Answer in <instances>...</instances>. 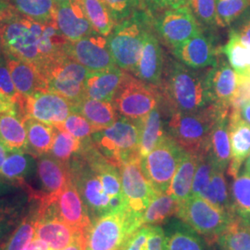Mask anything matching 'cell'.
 Listing matches in <instances>:
<instances>
[{
    "instance_id": "cell-1",
    "label": "cell",
    "mask_w": 250,
    "mask_h": 250,
    "mask_svg": "<svg viewBox=\"0 0 250 250\" xmlns=\"http://www.w3.org/2000/svg\"><path fill=\"white\" fill-rule=\"evenodd\" d=\"M206 71L190 68L172 59L165 62L159 89L161 106L167 113L195 112L211 105L206 86Z\"/></svg>"
},
{
    "instance_id": "cell-2",
    "label": "cell",
    "mask_w": 250,
    "mask_h": 250,
    "mask_svg": "<svg viewBox=\"0 0 250 250\" xmlns=\"http://www.w3.org/2000/svg\"><path fill=\"white\" fill-rule=\"evenodd\" d=\"M153 30L151 15L141 8L115 25L107 39L108 49L117 67L133 74L146 39Z\"/></svg>"
},
{
    "instance_id": "cell-3",
    "label": "cell",
    "mask_w": 250,
    "mask_h": 250,
    "mask_svg": "<svg viewBox=\"0 0 250 250\" xmlns=\"http://www.w3.org/2000/svg\"><path fill=\"white\" fill-rule=\"evenodd\" d=\"M36 21L8 5L0 10V44L8 58L32 63L39 70L42 58L38 48Z\"/></svg>"
},
{
    "instance_id": "cell-4",
    "label": "cell",
    "mask_w": 250,
    "mask_h": 250,
    "mask_svg": "<svg viewBox=\"0 0 250 250\" xmlns=\"http://www.w3.org/2000/svg\"><path fill=\"white\" fill-rule=\"evenodd\" d=\"M225 110L209 105L195 112H169L167 134L186 151L200 154L208 151L211 129L217 118Z\"/></svg>"
},
{
    "instance_id": "cell-5",
    "label": "cell",
    "mask_w": 250,
    "mask_h": 250,
    "mask_svg": "<svg viewBox=\"0 0 250 250\" xmlns=\"http://www.w3.org/2000/svg\"><path fill=\"white\" fill-rule=\"evenodd\" d=\"M70 175L94 221L103 215L124 210L127 206L113 200L106 193L99 174L85 158L77 152L68 162Z\"/></svg>"
},
{
    "instance_id": "cell-6",
    "label": "cell",
    "mask_w": 250,
    "mask_h": 250,
    "mask_svg": "<svg viewBox=\"0 0 250 250\" xmlns=\"http://www.w3.org/2000/svg\"><path fill=\"white\" fill-rule=\"evenodd\" d=\"M142 226L128 208L92 221L85 231V250H123L130 236Z\"/></svg>"
},
{
    "instance_id": "cell-7",
    "label": "cell",
    "mask_w": 250,
    "mask_h": 250,
    "mask_svg": "<svg viewBox=\"0 0 250 250\" xmlns=\"http://www.w3.org/2000/svg\"><path fill=\"white\" fill-rule=\"evenodd\" d=\"M91 139L99 151L119 168L128 161L141 159L139 126L125 118H119L111 126L94 133Z\"/></svg>"
},
{
    "instance_id": "cell-8",
    "label": "cell",
    "mask_w": 250,
    "mask_h": 250,
    "mask_svg": "<svg viewBox=\"0 0 250 250\" xmlns=\"http://www.w3.org/2000/svg\"><path fill=\"white\" fill-rule=\"evenodd\" d=\"M161 95L158 86L125 72L112 103L120 118L138 123L160 106Z\"/></svg>"
},
{
    "instance_id": "cell-9",
    "label": "cell",
    "mask_w": 250,
    "mask_h": 250,
    "mask_svg": "<svg viewBox=\"0 0 250 250\" xmlns=\"http://www.w3.org/2000/svg\"><path fill=\"white\" fill-rule=\"evenodd\" d=\"M175 215L210 244L218 241L235 216L197 196H191L180 202Z\"/></svg>"
},
{
    "instance_id": "cell-10",
    "label": "cell",
    "mask_w": 250,
    "mask_h": 250,
    "mask_svg": "<svg viewBox=\"0 0 250 250\" xmlns=\"http://www.w3.org/2000/svg\"><path fill=\"white\" fill-rule=\"evenodd\" d=\"M185 152L170 135L166 134L151 151L141 159L144 175L159 196L168 194Z\"/></svg>"
},
{
    "instance_id": "cell-11",
    "label": "cell",
    "mask_w": 250,
    "mask_h": 250,
    "mask_svg": "<svg viewBox=\"0 0 250 250\" xmlns=\"http://www.w3.org/2000/svg\"><path fill=\"white\" fill-rule=\"evenodd\" d=\"M47 90L68 99L72 105L84 99V82L88 70L66 54L40 71Z\"/></svg>"
},
{
    "instance_id": "cell-12",
    "label": "cell",
    "mask_w": 250,
    "mask_h": 250,
    "mask_svg": "<svg viewBox=\"0 0 250 250\" xmlns=\"http://www.w3.org/2000/svg\"><path fill=\"white\" fill-rule=\"evenodd\" d=\"M151 16L156 34L171 49L197 36L202 29L188 5L165 9Z\"/></svg>"
},
{
    "instance_id": "cell-13",
    "label": "cell",
    "mask_w": 250,
    "mask_h": 250,
    "mask_svg": "<svg viewBox=\"0 0 250 250\" xmlns=\"http://www.w3.org/2000/svg\"><path fill=\"white\" fill-rule=\"evenodd\" d=\"M19 114L23 119L32 118L52 126H60L73 112V105L62 96L42 90L23 98L17 106Z\"/></svg>"
},
{
    "instance_id": "cell-14",
    "label": "cell",
    "mask_w": 250,
    "mask_h": 250,
    "mask_svg": "<svg viewBox=\"0 0 250 250\" xmlns=\"http://www.w3.org/2000/svg\"><path fill=\"white\" fill-rule=\"evenodd\" d=\"M140 161L135 159L126 162L120 167V172L127 208L142 220L146 209L159 195L144 175Z\"/></svg>"
},
{
    "instance_id": "cell-15",
    "label": "cell",
    "mask_w": 250,
    "mask_h": 250,
    "mask_svg": "<svg viewBox=\"0 0 250 250\" xmlns=\"http://www.w3.org/2000/svg\"><path fill=\"white\" fill-rule=\"evenodd\" d=\"M80 232L83 231L63 221L59 212L57 199L43 197L42 213L36 224V237L44 240L50 250H62Z\"/></svg>"
},
{
    "instance_id": "cell-16",
    "label": "cell",
    "mask_w": 250,
    "mask_h": 250,
    "mask_svg": "<svg viewBox=\"0 0 250 250\" xmlns=\"http://www.w3.org/2000/svg\"><path fill=\"white\" fill-rule=\"evenodd\" d=\"M65 54L73 61L80 63L89 72L106 71L116 67L110 54L106 36L97 32L74 42H68Z\"/></svg>"
},
{
    "instance_id": "cell-17",
    "label": "cell",
    "mask_w": 250,
    "mask_h": 250,
    "mask_svg": "<svg viewBox=\"0 0 250 250\" xmlns=\"http://www.w3.org/2000/svg\"><path fill=\"white\" fill-rule=\"evenodd\" d=\"M224 57V54H219L214 65L206 71V86L211 105L232 109L237 88V74Z\"/></svg>"
},
{
    "instance_id": "cell-18",
    "label": "cell",
    "mask_w": 250,
    "mask_h": 250,
    "mask_svg": "<svg viewBox=\"0 0 250 250\" xmlns=\"http://www.w3.org/2000/svg\"><path fill=\"white\" fill-rule=\"evenodd\" d=\"M214 30L201 31L184 44L172 49L179 62L193 69H203L214 65L222 46L215 44Z\"/></svg>"
},
{
    "instance_id": "cell-19",
    "label": "cell",
    "mask_w": 250,
    "mask_h": 250,
    "mask_svg": "<svg viewBox=\"0 0 250 250\" xmlns=\"http://www.w3.org/2000/svg\"><path fill=\"white\" fill-rule=\"evenodd\" d=\"M55 21L62 35L70 42L96 33L79 0L57 5Z\"/></svg>"
},
{
    "instance_id": "cell-20",
    "label": "cell",
    "mask_w": 250,
    "mask_h": 250,
    "mask_svg": "<svg viewBox=\"0 0 250 250\" xmlns=\"http://www.w3.org/2000/svg\"><path fill=\"white\" fill-rule=\"evenodd\" d=\"M165 67L164 54L155 30L147 36L138 64L133 75L152 85L160 87Z\"/></svg>"
},
{
    "instance_id": "cell-21",
    "label": "cell",
    "mask_w": 250,
    "mask_h": 250,
    "mask_svg": "<svg viewBox=\"0 0 250 250\" xmlns=\"http://www.w3.org/2000/svg\"><path fill=\"white\" fill-rule=\"evenodd\" d=\"M228 131L231 144L228 174L235 178L239 174L242 164L250 155V125L242 118L240 109H231Z\"/></svg>"
},
{
    "instance_id": "cell-22",
    "label": "cell",
    "mask_w": 250,
    "mask_h": 250,
    "mask_svg": "<svg viewBox=\"0 0 250 250\" xmlns=\"http://www.w3.org/2000/svg\"><path fill=\"white\" fill-rule=\"evenodd\" d=\"M41 192L34 191L29 194L27 213L18 227L0 242V250H23L36 235L37 222L42 213L43 196Z\"/></svg>"
},
{
    "instance_id": "cell-23",
    "label": "cell",
    "mask_w": 250,
    "mask_h": 250,
    "mask_svg": "<svg viewBox=\"0 0 250 250\" xmlns=\"http://www.w3.org/2000/svg\"><path fill=\"white\" fill-rule=\"evenodd\" d=\"M37 173L45 197L57 199L71 181L68 163L57 160L48 153L37 158Z\"/></svg>"
},
{
    "instance_id": "cell-24",
    "label": "cell",
    "mask_w": 250,
    "mask_h": 250,
    "mask_svg": "<svg viewBox=\"0 0 250 250\" xmlns=\"http://www.w3.org/2000/svg\"><path fill=\"white\" fill-rule=\"evenodd\" d=\"M61 217L72 227L85 232L92 224L88 209L72 180L57 197Z\"/></svg>"
},
{
    "instance_id": "cell-25",
    "label": "cell",
    "mask_w": 250,
    "mask_h": 250,
    "mask_svg": "<svg viewBox=\"0 0 250 250\" xmlns=\"http://www.w3.org/2000/svg\"><path fill=\"white\" fill-rule=\"evenodd\" d=\"M125 72L117 66L102 72H89L84 82V97L112 102Z\"/></svg>"
},
{
    "instance_id": "cell-26",
    "label": "cell",
    "mask_w": 250,
    "mask_h": 250,
    "mask_svg": "<svg viewBox=\"0 0 250 250\" xmlns=\"http://www.w3.org/2000/svg\"><path fill=\"white\" fill-rule=\"evenodd\" d=\"M230 112L231 110L223 111L217 118L210 132L208 147L215 168L224 171L231 161V144L228 131Z\"/></svg>"
},
{
    "instance_id": "cell-27",
    "label": "cell",
    "mask_w": 250,
    "mask_h": 250,
    "mask_svg": "<svg viewBox=\"0 0 250 250\" xmlns=\"http://www.w3.org/2000/svg\"><path fill=\"white\" fill-rule=\"evenodd\" d=\"M7 63L14 85L21 97L26 98L38 91L47 90L46 82L34 64L8 57Z\"/></svg>"
},
{
    "instance_id": "cell-28",
    "label": "cell",
    "mask_w": 250,
    "mask_h": 250,
    "mask_svg": "<svg viewBox=\"0 0 250 250\" xmlns=\"http://www.w3.org/2000/svg\"><path fill=\"white\" fill-rule=\"evenodd\" d=\"M73 111L84 117L97 132L111 126L120 118L112 102L86 98L73 105Z\"/></svg>"
},
{
    "instance_id": "cell-29",
    "label": "cell",
    "mask_w": 250,
    "mask_h": 250,
    "mask_svg": "<svg viewBox=\"0 0 250 250\" xmlns=\"http://www.w3.org/2000/svg\"><path fill=\"white\" fill-rule=\"evenodd\" d=\"M0 142L9 151L26 152L27 134L24 119L18 111L0 114Z\"/></svg>"
},
{
    "instance_id": "cell-30",
    "label": "cell",
    "mask_w": 250,
    "mask_h": 250,
    "mask_svg": "<svg viewBox=\"0 0 250 250\" xmlns=\"http://www.w3.org/2000/svg\"><path fill=\"white\" fill-rule=\"evenodd\" d=\"M29 196L22 194L0 199V242L13 232L26 215Z\"/></svg>"
},
{
    "instance_id": "cell-31",
    "label": "cell",
    "mask_w": 250,
    "mask_h": 250,
    "mask_svg": "<svg viewBox=\"0 0 250 250\" xmlns=\"http://www.w3.org/2000/svg\"><path fill=\"white\" fill-rule=\"evenodd\" d=\"M198 155L186 151L170 184L168 194L179 203L192 196V186L197 170Z\"/></svg>"
},
{
    "instance_id": "cell-32",
    "label": "cell",
    "mask_w": 250,
    "mask_h": 250,
    "mask_svg": "<svg viewBox=\"0 0 250 250\" xmlns=\"http://www.w3.org/2000/svg\"><path fill=\"white\" fill-rule=\"evenodd\" d=\"M26 129V153L38 158L50 153L55 137V126L46 125L32 118L24 119Z\"/></svg>"
},
{
    "instance_id": "cell-33",
    "label": "cell",
    "mask_w": 250,
    "mask_h": 250,
    "mask_svg": "<svg viewBox=\"0 0 250 250\" xmlns=\"http://www.w3.org/2000/svg\"><path fill=\"white\" fill-rule=\"evenodd\" d=\"M161 115V106L155 107L151 112L138 122L140 132L139 153L140 158L146 157L159 144L162 137L167 134L164 132Z\"/></svg>"
},
{
    "instance_id": "cell-34",
    "label": "cell",
    "mask_w": 250,
    "mask_h": 250,
    "mask_svg": "<svg viewBox=\"0 0 250 250\" xmlns=\"http://www.w3.org/2000/svg\"><path fill=\"white\" fill-rule=\"evenodd\" d=\"M32 156L26 152L9 151L0 170V176L27 191L31 188L27 186L24 180L32 170Z\"/></svg>"
},
{
    "instance_id": "cell-35",
    "label": "cell",
    "mask_w": 250,
    "mask_h": 250,
    "mask_svg": "<svg viewBox=\"0 0 250 250\" xmlns=\"http://www.w3.org/2000/svg\"><path fill=\"white\" fill-rule=\"evenodd\" d=\"M165 234L169 250H207L198 233L182 221L169 225Z\"/></svg>"
},
{
    "instance_id": "cell-36",
    "label": "cell",
    "mask_w": 250,
    "mask_h": 250,
    "mask_svg": "<svg viewBox=\"0 0 250 250\" xmlns=\"http://www.w3.org/2000/svg\"><path fill=\"white\" fill-rule=\"evenodd\" d=\"M123 250H169L165 232L158 225H143L130 236Z\"/></svg>"
},
{
    "instance_id": "cell-37",
    "label": "cell",
    "mask_w": 250,
    "mask_h": 250,
    "mask_svg": "<svg viewBox=\"0 0 250 250\" xmlns=\"http://www.w3.org/2000/svg\"><path fill=\"white\" fill-rule=\"evenodd\" d=\"M22 16L41 23L55 21L57 5L53 0H6Z\"/></svg>"
},
{
    "instance_id": "cell-38",
    "label": "cell",
    "mask_w": 250,
    "mask_h": 250,
    "mask_svg": "<svg viewBox=\"0 0 250 250\" xmlns=\"http://www.w3.org/2000/svg\"><path fill=\"white\" fill-rule=\"evenodd\" d=\"M222 53L227 58L237 75L250 72V45L242 41L231 30L227 43L222 46Z\"/></svg>"
},
{
    "instance_id": "cell-39",
    "label": "cell",
    "mask_w": 250,
    "mask_h": 250,
    "mask_svg": "<svg viewBox=\"0 0 250 250\" xmlns=\"http://www.w3.org/2000/svg\"><path fill=\"white\" fill-rule=\"evenodd\" d=\"M94 30L101 36H109L115 27L114 20L103 0H79Z\"/></svg>"
},
{
    "instance_id": "cell-40",
    "label": "cell",
    "mask_w": 250,
    "mask_h": 250,
    "mask_svg": "<svg viewBox=\"0 0 250 250\" xmlns=\"http://www.w3.org/2000/svg\"><path fill=\"white\" fill-rule=\"evenodd\" d=\"M200 197L224 211L234 214L232 200L229 197L226 180L224 178V170L215 168L209 185Z\"/></svg>"
},
{
    "instance_id": "cell-41",
    "label": "cell",
    "mask_w": 250,
    "mask_h": 250,
    "mask_svg": "<svg viewBox=\"0 0 250 250\" xmlns=\"http://www.w3.org/2000/svg\"><path fill=\"white\" fill-rule=\"evenodd\" d=\"M178 205V201L169 194L155 197L142 216V226L161 224L170 216L176 214Z\"/></svg>"
},
{
    "instance_id": "cell-42",
    "label": "cell",
    "mask_w": 250,
    "mask_h": 250,
    "mask_svg": "<svg viewBox=\"0 0 250 250\" xmlns=\"http://www.w3.org/2000/svg\"><path fill=\"white\" fill-rule=\"evenodd\" d=\"M231 200L234 214L250 220V174L247 171L233 180Z\"/></svg>"
},
{
    "instance_id": "cell-43",
    "label": "cell",
    "mask_w": 250,
    "mask_h": 250,
    "mask_svg": "<svg viewBox=\"0 0 250 250\" xmlns=\"http://www.w3.org/2000/svg\"><path fill=\"white\" fill-rule=\"evenodd\" d=\"M82 141L63 129L55 127V137L50 154L59 161L68 163L80 150Z\"/></svg>"
},
{
    "instance_id": "cell-44",
    "label": "cell",
    "mask_w": 250,
    "mask_h": 250,
    "mask_svg": "<svg viewBox=\"0 0 250 250\" xmlns=\"http://www.w3.org/2000/svg\"><path fill=\"white\" fill-rule=\"evenodd\" d=\"M250 8V0H217V27L231 26Z\"/></svg>"
},
{
    "instance_id": "cell-45",
    "label": "cell",
    "mask_w": 250,
    "mask_h": 250,
    "mask_svg": "<svg viewBox=\"0 0 250 250\" xmlns=\"http://www.w3.org/2000/svg\"><path fill=\"white\" fill-rule=\"evenodd\" d=\"M197 155L198 161L192 186V196L200 197L210 183L215 167L208 152H202Z\"/></svg>"
},
{
    "instance_id": "cell-46",
    "label": "cell",
    "mask_w": 250,
    "mask_h": 250,
    "mask_svg": "<svg viewBox=\"0 0 250 250\" xmlns=\"http://www.w3.org/2000/svg\"><path fill=\"white\" fill-rule=\"evenodd\" d=\"M188 6L202 29L215 30L217 28V0H190Z\"/></svg>"
},
{
    "instance_id": "cell-47",
    "label": "cell",
    "mask_w": 250,
    "mask_h": 250,
    "mask_svg": "<svg viewBox=\"0 0 250 250\" xmlns=\"http://www.w3.org/2000/svg\"><path fill=\"white\" fill-rule=\"evenodd\" d=\"M57 127L63 129L81 141L88 139L92 134L97 132L93 125L84 117L74 111L70 114L62 125Z\"/></svg>"
},
{
    "instance_id": "cell-48",
    "label": "cell",
    "mask_w": 250,
    "mask_h": 250,
    "mask_svg": "<svg viewBox=\"0 0 250 250\" xmlns=\"http://www.w3.org/2000/svg\"><path fill=\"white\" fill-rule=\"evenodd\" d=\"M109 10L115 24L130 17L140 8L141 0H103Z\"/></svg>"
},
{
    "instance_id": "cell-49",
    "label": "cell",
    "mask_w": 250,
    "mask_h": 250,
    "mask_svg": "<svg viewBox=\"0 0 250 250\" xmlns=\"http://www.w3.org/2000/svg\"><path fill=\"white\" fill-rule=\"evenodd\" d=\"M0 92L16 106H19L23 99V97L19 94L14 85L7 63V59L0 62Z\"/></svg>"
},
{
    "instance_id": "cell-50",
    "label": "cell",
    "mask_w": 250,
    "mask_h": 250,
    "mask_svg": "<svg viewBox=\"0 0 250 250\" xmlns=\"http://www.w3.org/2000/svg\"><path fill=\"white\" fill-rule=\"evenodd\" d=\"M190 0H141L140 8L150 15H154L165 9L178 8L188 5Z\"/></svg>"
},
{
    "instance_id": "cell-51",
    "label": "cell",
    "mask_w": 250,
    "mask_h": 250,
    "mask_svg": "<svg viewBox=\"0 0 250 250\" xmlns=\"http://www.w3.org/2000/svg\"><path fill=\"white\" fill-rule=\"evenodd\" d=\"M230 30L250 45V8L232 23Z\"/></svg>"
},
{
    "instance_id": "cell-52",
    "label": "cell",
    "mask_w": 250,
    "mask_h": 250,
    "mask_svg": "<svg viewBox=\"0 0 250 250\" xmlns=\"http://www.w3.org/2000/svg\"><path fill=\"white\" fill-rule=\"evenodd\" d=\"M85 232H80L74 240L62 250H85Z\"/></svg>"
},
{
    "instance_id": "cell-53",
    "label": "cell",
    "mask_w": 250,
    "mask_h": 250,
    "mask_svg": "<svg viewBox=\"0 0 250 250\" xmlns=\"http://www.w3.org/2000/svg\"><path fill=\"white\" fill-rule=\"evenodd\" d=\"M11 111H18L17 106L0 92V114Z\"/></svg>"
},
{
    "instance_id": "cell-54",
    "label": "cell",
    "mask_w": 250,
    "mask_h": 250,
    "mask_svg": "<svg viewBox=\"0 0 250 250\" xmlns=\"http://www.w3.org/2000/svg\"><path fill=\"white\" fill-rule=\"evenodd\" d=\"M23 250H50L48 245L45 243L44 240L36 237L32 239V241L30 242L26 247L24 248Z\"/></svg>"
},
{
    "instance_id": "cell-55",
    "label": "cell",
    "mask_w": 250,
    "mask_h": 250,
    "mask_svg": "<svg viewBox=\"0 0 250 250\" xmlns=\"http://www.w3.org/2000/svg\"><path fill=\"white\" fill-rule=\"evenodd\" d=\"M16 188L17 187H15L11 183H9V181H7L6 179L0 176V197L11 192V190H13Z\"/></svg>"
},
{
    "instance_id": "cell-56",
    "label": "cell",
    "mask_w": 250,
    "mask_h": 250,
    "mask_svg": "<svg viewBox=\"0 0 250 250\" xmlns=\"http://www.w3.org/2000/svg\"><path fill=\"white\" fill-rule=\"evenodd\" d=\"M240 113L241 116L249 125H250V102L245 104L243 107L240 108Z\"/></svg>"
},
{
    "instance_id": "cell-57",
    "label": "cell",
    "mask_w": 250,
    "mask_h": 250,
    "mask_svg": "<svg viewBox=\"0 0 250 250\" xmlns=\"http://www.w3.org/2000/svg\"><path fill=\"white\" fill-rule=\"evenodd\" d=\"M8 153H9V150L7 149V147L0 142V170H1L2 165L8 156Z\"/></svg>"
},
{
    "instance_id": "cell-58",
    "label": "cell",
    "mask_w": 250,
    "mask_h": 250,
    "mask_svg": "<svg viewBox=\"0 0 250 250\" xmlns=\"http://www.w3.org/2000/svg\"><path fill=\"white\" fill-rule=\"evenodd\" d=\"M6 59H7V56L5 54V51H4L3 47H2V45L0 44V62L1 61H5Z\"/></svg>"
},
{
    "instance_id": "cell-59",
    "label": "cell",
    "mask_w": 250,
    "mask_h": 250,
    "mask_svg": "<svg viewBox=\"0 0 250 250\" xmlns=\"http://www.w3.org/2000/svg\"><path fill=\"white\" fill-rule=\"evenodd\" d=\"M245 171H247L248 173L250 174V157L247 159L246 161V166H245Z\"/></svg>"
},
{
    "instance_id": "cell-60",
    "label": "cell",
    "mask_w": 250,
    "mask_h": 250,
    "mask_svg": "<svg viewBox=\"0 0 250 250\" xmlns=\"http://www.w3.org/2000/svg\"><path fill=\"white\" fill-rule=\"evenodd\" d=\"M9 4L6 0H0V10L2 9H4L5 7H7Z\"/></svg>"
},
{
    "instance_id": "cell-61",
    "label": "cell",
    "mask_w": 250,
    "mask_h": 250,
    "mask_svg": "<svg viewBox=\"0 0 250 250\" xmlns=\"http://www.w3.org/2000/svg\"><path fill=\"white\" fill-rule=\"evenodd\" d=\"M70 1H73V0H53V2L56 5H61V4L66 3V2H70Z\"/></svg>"
}]
</instances>
